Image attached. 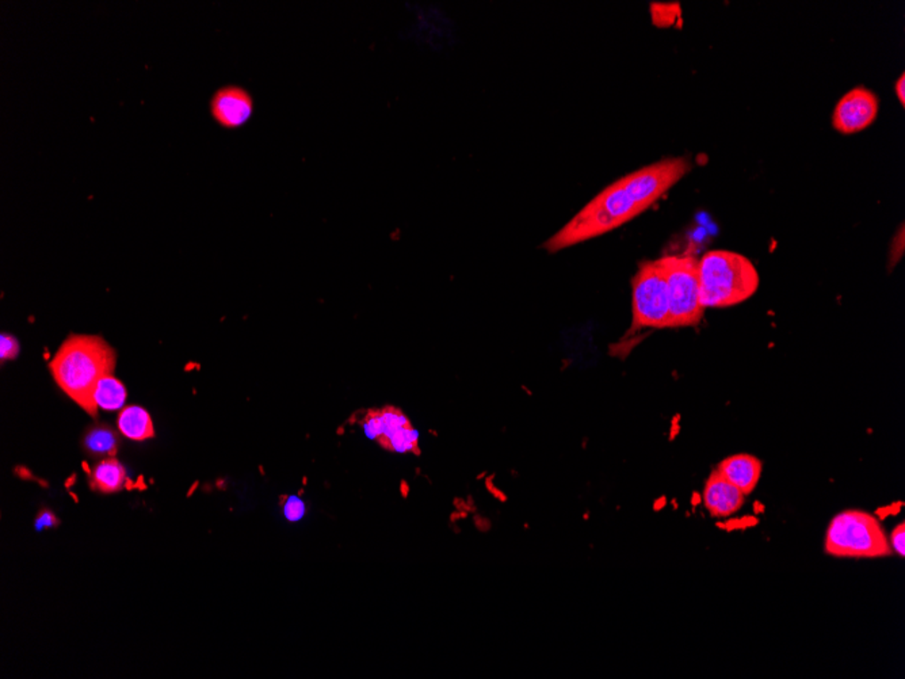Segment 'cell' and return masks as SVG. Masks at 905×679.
Listing matches in <instances>:
<instances>
[{
	"label": "cell",
	"instance_id": "3",
	"mask_svg": "<svg viewBox=\"0 0 905 679\" xmlns=\"http://www.w3.org/2000/svg\"><path fill=\"white\" fill-rule=\"evenodd\" d=\"M701 304L730 308L751 299L759 287L756 264L747 256L728 250H713L699 261Z\"/></svg>",
	"mask_w": 905,
	"mask_h": 679
},
{
	"label": "cell",
	"instance_id": "13",
	"mask_svg": "<svg viewBox=\"0 0 905 679\" xmlns=\"http://www.w3.org/2000/svg\"><path fill=\"white\" fill-rule=\"evenodd\" d=\"M126 390L121 381L117 380L113 375L105 376L98 383L94 392V401L98 408L114 411L124 406L126 400Z\"/></svg>",
	"mask_w": 905,
	"mask_h": 679
},
{
	"label": "cell",
	"instance_id": "19",
	"mask_svg": "<svg viewBox=\"0 0 905 679\" xmlns=\"http://www.w3.org/2000/svg\"><path fill=\"white\" fill-rule=\"evenodd\" d=\"M57 523H59V521H57V518L54 517L53 513L46 512V510L41 512L40 515H38L37 521H36V525H37L38 530H40V529L56 526Z\"/></svg>",
	"mask_w": 905,
	"mask_h": 679
},
{
	"label": "cell",
	"instance_id": "21",
	"mask_svg": "<svg viewBox=\"0 0 905 679\" xmlns=\"http://www.w3.org/2000/svg\"><path fill=\"white\" fill-rule=\"evenodd\" d=\"M474 523H476L477 528H479L480 530L481 531L489 530V528H487V526H484L486 525V523L487 525H491V522H489V520H486V518L479 517V515H476V517H474Z\"/></svg>",
	"mask_w": 905,
	"mask_h": 679
},
{
	"label": "cell",
	"instance_id": "22",
	"mask_svg": "<svg viewBox=\"0 0 905 679\" xmlns=\"http://www.w3.org/2000/svg\"><path fill=\"white\" fill-rule=\"evenodd\" d=\"M400 489H401V494H403L404 497H408L409 487L407 486L406 481H403V483H401Z\"/></svg>",
	"mask_w": 905,
	"mask_h": 679
},
{
	"label": "cell",
	"instance_id": "8",
	"mask_svg": "<svg viewBox=\"0 0 905 679\" xmlns=\"http://www.w3.org/2000/svg\"><path fill=\"white\" fill-rule=\"evenodd\" d=\"M255 101L247 88L240 85H224L214 90L209 100V113L220 128L227 131L245 126L253 118Z\"/></svg>",
	"mask_w": 905,
	"mask_h": 679
},
{
	"label": "cell",
	"instance_id": "20",
	"mask_svg": "<svg viewBox=\"0 0 905 679\" xmlns=\"http://www.w3.org/2000/svg\"><path fill=\"white\" fill-rule=\"evenodd\" d=\"M894 93L896 97L899 98L900 103L904 106L905 103V74L900 75L899 79L896 80L894 85Z\"/></svg>",
	"mask_w": 905,
	"mask_h": 679
},
{
	"label": "cell",
	"instance_id": "14",
	"mask_svg": "<svg viewBox=\"0 0 905 679\" xmlns=\"http://www.w3.org/2000/svg\"><path fill=\"white\" fill-rule=\"evenodd\" d=\"M116 432L108 426H97L85 434V447L88 452L97 456L114 455L117 452Z\"/></svg>",
	"mask_w": 905,
	"mask_h": 679
},
{
	"label": "cell",
	"instance_id": "15",
	"mask_svg": "<svg viewBox=\"0 0 905 679\" xmlns=\"http://www.w3.org/2000/svg\"><path fill=\"white\" fill-rule=\"evenodd\" d=\"M284 513L287 521H290V522H297V521H300L301 518L304 517V502L298 499L297 497H287V502L284 504Z\"/></svg>",
	"mask_w": 905,
	"mask_h": 679
},
{
	"label": "cell",
	"instance_id": "5",
	"mask_svg": "<svg viewBox=\"0 0 905 679\" xmlns=\"http://www.w3.org/2000/svg\"><path fill=\"white\" fill-rule=\"evenodd\" d=\"M658 262L667 284L670 328L696 327L705 313L699 290V259L691 255H666Z\"/></svg>",
	"mask_w": 905,
	"mask_h": 679
},
{
	"label": "cell",
	"instance_id": "9",
	"mask_svg": "<svg viewBox=\"0 0 905 679\" xmlns=\"http://www.w3.org/2000/svg\"><path fill=\"white\" fill-rule=\"evenodd\" d=\"M746 495L732 483L713 471L705 483L704 505L713 517L723 518L735 514L743 507Z\"/></svg>",
	"mask_w": 905,
	"mask_h": 679
},
{
	"label": "cell",
	"instance_id": "17",
	"mask_svg": "<svg viewBox=\"0 0 905 679\" xmlns=\"http://www.w3.org/2000/svg\"><path fill=\"white\" fill-rule=\"evenodd\" d=\"M904 538L905 526L904 523H900V525H897V528H894V530L892 531L891 546L894 549V552L899 554L901 557H904L905 554Z\"/></svg>",
	"mask_w": 905,
	"mask_h": 679
},
{
	"label": "cell",
	"instance_id": "11",
	"mask_svg": "<svg viewBox=\"0 0 905 679\" xmlns=\"http://www.w3.org/2000/svg\"><path fill=\"white\" fill-rule=\"evenodd\" d=\"M117 426L121 434L129 440L144 441L155 435L149 414L139 406H128L119 412Z\"/></svg>",
	"mask_w": 905,
	"mask_h": 679
},
{
	"label": "cell",
	"instance_id": "2",
	"mask_svg": "<svg viewBox=\"0 0 905 679\" xmlns=\"http://www.w3.org/2000/svg\"><path fill=\"white\" fill-rule=\"evenodd\" d=\"M113 347L95 335H71L52 359L54 381L69 398L92 416H98L94 401L95 388L116 368Z\"/></svg>",
	"mask_w": 905,
	"mask_h": 679
},
{
	"label": "cell",
	"instance_id": "7",
	"mask_svg": "<svg viewBox=\"0 0 905 679\" xmlns=\"http://www.w3.org/2000/svg\"><path fill=\"white\" fill-rule=\"evenodd\" d=\"M880 100L870 88L858 85L837 101L832 111V126L842 134H855L877 120Z\"/></svg>",
	"mask_w": 905,
	"mask_h": 679
},
{
	"label": "cell",
	"instance_id": "1",
	"mask_svg": "<svg viewBox=\"0 0 905 679\" xmlns=\"http://www.w3.org/2000/svg\"><path fill=\"white\" fill-rule=\"evenodd\" d=\"M691 168L690 159L675 157L626 174L594 197L542 248L554 254L632 222L668 193Z\"/></svg>",
	"mask_w": 905,
	"mask_h": 679
},
{
	"label": "cell",
	"instance_id": "18",
	"mask_svg": "<svg viewBox=\"0 0 905 679\" xmlns=\"http://www.w3.org/2000/svg\"><path fill=\"white\" fill-rule=\"evenodd\" d=\"M20 352V344L12 336L2 335V359H14Z\"/></svg>",
	"mask_w": 905,
	"mask_h": 679
},
{
	"label": "cell",
	"instance_id": "16",
	"mask_svg": "<svg viewBox=\"0 0 905 679\" xmlns=\"http://www.w3.org/2000/svg\"><path fill=\"white\" fill-rule=\"evenodd\" d=\"M904 255V225L901 224L899 232L894 236L893 242L891 245V254H889V268H894L899 263L901 256Z\"/></svg>",
	"mask_w": 905,
	"mask_h": 679
},
{
	"label": "cell",
	"instance_id": "6",
	"mask_svg": "<svg viewBox=\"0 0 905 679\" xmlns=\"http://www.w3.org/2000/svg\"><path fill=\"white\" fill-rule=\"evenodd\" d=\"M632 313L630 333L670 328L667 284L658 259L640 263L633 277Z\"/></svg>",
	"mask_w": 905,
	"mask_h": 679
},
{
	"label": "cell",
	"instance_id": "4",
	"mask_svg": "<svg viewBox=\"0 0 905 679\" xmlns=\"http://www.w3.org/2000/svg\"><path fill=\"white\" fill-rule=\"evenodd\" d=\"M826 552L837 557L891 556L888 538L876 517L865 512L849 510L837 514L829 523Z\"/></svg>",
	"mask_w": 905,
	"mask_h": 679
},
{
	"label": "cell",
	"instance_id": "12",
	"mask_svg": "<svg viewBox=\"0 0 905 679\" xmlns=\"http://www.w3.org/2000/svg\"><path fill=\"white\" fill-rule=\"evenodd\" d=\"M126 472L116 458L101 461L92 472V484L98 491L111 494L125 486Z\"/></svg>",
	"mask_w": 905,
	"mask_h": 679
},
{
	"label": "cell",
	"instance_id": "10",
	"mask_svg": "<svg viewBox=\"0 0 905 679\" xmlns=\"http://www.w3.org/2000/svg\"><path fill=\"white\" fill-rule=\"evenodd\" d=\"M762 469L764 466L758 457L740 453L723 458L715 471L744 495H749L761 481Z\"/></svg>",
	"mask_w": 905,
	"mask_h": 679
}]
</instances>
